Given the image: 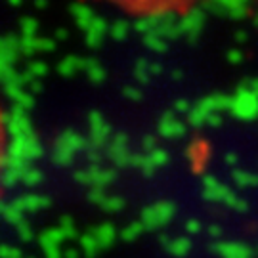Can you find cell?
<instances>
[{"instance_id":"obj_1","label":"cell","mask_w":258,"mask_h":258,"mask_svg":"<svg viewBox=\"0 0 258 258\" xmlns=\"http://www.w3.org/2000/svg\"><path fill=\"white\" fill-rule=\"evenodd\" d=\"M6 144H8L6 120H4V113L0 109V174H2V166H4V159H6Z\"/></svg>"}]
</instances>
